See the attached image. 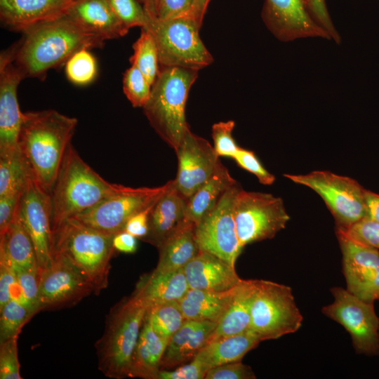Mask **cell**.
<instances>
[{
  "label": "cell",
  "mask_w": 379,
  "mask_h": 379,
  "mask_svg": "<svg viewBox=\"0 0 379 379\" xmlns=\"http://www.w3.org/2000/svg\"><path fill=\"white\" fill-rule=\"evenodd\" d=\"M22 33L20 41L7 50L24 78L41 79L51 69L65 64L77 51L100 48L105 42L65 14L39 23Z\"/></svg>",
  "instance_id": "obj_1"
},
{
  "label": "cell",
  "mask_w": 379,
  "mask_h": 379,
  "mask_svg": "<svg viewBox=\"0 0 379 379\" xmlns=\"http://www.w3.org/2000/svg\"><path fill=\"white\" fill-rule=\"evenodd\" d=\"M77 119L54 109L24 112L18 146L34 179L51 194Z\"/></svg>",
  "instance_id": "obj_2"
},
{
  "label": "cell",
  "mask_w": 379,
  "mask_h": 379,
  "mask_svg": "<svg viewBox=\"0 0 379 379\" xmlns=\"http://www.w3.org/2000/svg\"><path fill=\"white\" fill-rule=\"evenodd\" d=\"M114 234L70 218L52 230V256L60 255L78 270L98 295L108 286Z\"/></svg>",
  "instance_id": "obj_3"
},
{
  "label": "cell",
  "mask_w": 379,
  "mask_h": 379,
  "mask_svg": "<svg viewBox=\"0 0 379 379\" xmlns=\"http://www.w3.org/2000/svg\"><path fill=\"white\" fill-rule=\"evenodd\" d=\"M123 187L102 178L70 144L51 192L52 230Z\"/></svg>",
  "instance_id": "obj_4"
},
{
  "label": "cell",
  "mask_w": 379,
  "mask_h": 379,
  "mask_svg": "<svg viewBox=\"0 0 379 379\" xmlns=\"http://www.w3.org/2000/svg\"><path fill=\"white\" fill-rule=\"evenodd\" d=\"M198 72L160 67L149 98L142 107L151 126L175 152L190 128L185 118V106Z\"/></svg>",
  "instance_id": "obj_5"
},
{
  "label": "cell",
  "mask_w": 379,
  "mask_h": 379,
  "mask_svg": "<svg viewBox=\"0 0 379 379\" xmlns=\"http://www.w3.org/2000/svg\"><path fill=\"white\" fill-rule=\"evenodd\" d=\"M148 307L131 295L109 310L104 333L95 343L98 369L107 377H129L133 352Z\"/></svg>",
  "instance_id": "obj_6"
},
{
  "label": "cell",
  "mask_w": 379,
  "mask_h": 379,
  "mask_svg": "<svg viewBox=\"0 0 379 379\" xmlns=\"http://www.w3.org/2000/svg\"><path fill=\"white\" fill-rule=\"evenodd\" d=\"M201 25L191 15L173 18H150L145 29L153 35L159 52L160 67L200 70L213 58L200 36Z\"/></svg>",
  "instance_id": "obj_7"
},
{
  "label": "cell",
  "mask_w": 379,
  "mask_h": 379,
  "mask_svg": "<svg viewBox=\"0 0 379 379\" xmlns=\"http://www.w3.org/2000/svg\"><path fill=\"white\" fill-rule=\"evenodd\" d=\"M302 321L290 286L268 280H256L250 329L261 341L293 333L301 327Z\"/></svg>",
  "instance_id": "obj_8"
},
{
  "label": "cell",
  "mask_w": 379,
  "mask_h": 379,
  "mask_svg": "<svg viewBox=\"0 0 379 379\" xmlns=\"http://www.w3.org/2000/svg\"><path fill=\"white\" fill-rule=\"evenodd\" d=\"M284 176L322 198L335 218L336 230L346 229L367 216L366 190L351 178L326 171Z\"/></svg>",
  "instance_id": "obj_9"
},
{
  "label": "cell",
  "mask_w": 379,
  "mask_h": 379,
  "mask_svg": "<svg viewBox=\"0 0 379 379\" xmlns=\"http://www.w3.org/2000/svg\"><path fill=\"white\" fill-rule=\"evenodd\" d=\"M234 217L242 248L273 238L290 220L281 198L241 187L235 197Z\"/></svg>",
  "instance_id": "obj_10"
},
{
  "label": "cell",
  "mask_w": 379,
  "mask_h": 379,
  "mask_svg": "<svg viewBox=\"0 0 379 379\" xmlns=\"http://www.w3.org/2000/svg\"><path fill=\"white\" fill-rule=\"evenodd\" d=\"M331 292L333 301L322 307V313L346 329L357 354L379 356V318L374 302L365 301L342 287H333Z\"/></svg>",
  "instance_id": "obj_11"
},
{
  "label": "cell",
  "mask_w": 379,
  "mask_h": 379,
  "mask_svg": "<svg viewBox=\"0 0 379 379\" xmlns=\"http://www.w3.org/2000/svg\"><path fill=\"white\" fill-rule=\"evenodd\" d=\"M170 185V180L155 187L124 186L76 218L83 223L106 233L116 234L124 230L135 214L152 206Z\"/></svg>",
  "instance_id": "obj_12"
},
{
  "label": "cell",
  "mask_w": 379,
  "mask_h": 379,
  "mask_svg": "<svg viewBox=\"0 0 379 379\" xmlns=\"http://www.w3.org/2000/svg\"><path fill=\"white\" fill-rule=\"evenodd\" d=\"M240 189L237 182L230 187L214 208L195 226V237L200 251L214 254L234 266L243 248L234 217V200Z\"/></svg>",
  "instance_id": "obj_13"
},
{
  "label": "cell",
  "mask_w": 379,
  "mask_h": 379,
  "mask_svg": "<svg viewBox=\"0 0 379 379\" xmlns=\"http://www.w3.org/2000/svg\"><path fill=\"white\" fill-rule=\"evenodd\" d=\"M94 292L93 284L60 255H53L51 264L40 269V311L72 306Z\"/></svg>",
  "instance_id": "obj_14"
},
{
  "label": "cell",
  "mask_w": 379,
  "mask_h": 379,
  "mask_svg": "<svg viewBox=\"0 0 379 379\" xmlns=\"http://www.w3.org/2000/svg\"><path fill=\"white\" fill-rule=\"evenodd\" d=\"M18 213L32 241L40 269L48 267L52 262L51 194L34 177L22 196Z\"/></svg>",
  "instance_id": "obj_15"
},
{
  "label": "cell",
  "mask_w": 379,
  "mask_h": 379,
  "mask_svg": "<svg viewBox=\"0 0 379 379\" xmlns=\"http://www.w3.org/2000/svg\"><path fill=\"white\" fill-rule=\"evenodd\" d=\"M262 18L272 34L282 41L306 37L331 39L314 18L310 0H265Z\"/></svg>",
  "instance_id": "obj_16"
},
{
  "label": "cell",
  "mask_w": 379,
  "mask_h": 379,
  "mask_svg": "<svg viewBox=\"0 0 379 379\" xmlns=\"http://www.w3.org/2000/svg\"><path fill=\"white\" fill-rule=\"evenodd\" d=\"M346 289L371 302L379 300V250L336 233Z\"/></svg>",
  "instance_id": "obj_17"
},
{
  "label": "cell",
  "mask_w": 379,
  "mask_h": 379,
  "mask_svg": "<svg viewBox=\"0 0 379 379\" xmlns=\"http://www.w3.org/2000/svg\"><path fill=\"white\" fill-rule=\"evenodd\" d=\"M178 171L175 186L187 200L216 169L220 160L213 146L190 128L176 151Z\"/></svg>",
  "instance_id": "obj_18"
},
{
  "label": "cell",
  "mask_w": 379,
  "mask_h": 379,
  "mask_svg": "<svg viewBox=\"0 0 379 379\" xmlns=\"http://www.w3.org/2000/svg\"><path fill=\"white\" fill-rule=\"evenodd\" d=\"M24 77L6 49L0 55V154L18 148L23 119L17 96Z\"/></svg>",
  "instance_id": "obj_19"
},
{
  "label": "cell",
  "mask_w": 379,
  "mask_h": 379,
  "mask_svg": "<svg viewBox=\"0 0 379 379\" xmlns=\"http://www.w3.org/2000/svg\"><path fill=\"white\" fill-rule=\"evenodd\" d=\"M183 270L190 288L225 291L235 287L242 279L235 266L203 251H199Z\"/></svg>",
  "instance_id": "obj_20"
},
{
  "label": "cell",
  "mask_w": 379,
  "mask_h": 379,
  "mask_svg": "<svg viewBox=\"0 0 379 379\" xmlns=\"http://www.w3.org/2000/svg\"><path fill=\"white\" fill-rule=\"evenodd\" d=\"M187 199L175 186L174 180L150 210L148 232L141 240L157 248L187 220Z\"/></svg>",
  "instance_id": "obj_21"
},
{
  "label": "cell",
  "mask_w": 379,
  "mask_h": 379,
  "mask_svg": "<svg viewBox=\"0 0 379 379\" xmlns=\"http://www.w3.org/2000/svg\"><path fill=\"white\" fill-rule=\"evenodd\" d=\"M73 0H0V19L8 29L24 32L65 14Z\"/></svg>",
  "instance_id": "obj_22"
},
{
  "label": "cell",
  "mask_w": 379,
  "mask_h": 379,
  "mask_svg": "<svg viewBox=\"0 0 379 379\" xmlns=\"http://www.w3.org/2000/svg\"><path fill=\"white\" fill-rule=\"evenodd\" d=\"M65 15L105 41L124 36L129 30L119 20L107 0H73Z\"/></svg>",
  "instance_id": "obj_23"
},
{
  "label": "cell",
  "mask_w": 379,
  "mask_h": 379,
  "mask_svg": "<svg viewBox=\"0 0 379 379\" xmlns=\"http://www.w3.org/2000/svg\"><path fill=\"white\" fill-rule=\"evenodd\" d=\"M217 323L186 319L170 338L161 361L160 370L192 361L209 342Z\"/></svg>",
  "instance_id": "obj_24"
},
{
  "label": "cell",
  "mask_w": 379,
  "mask_h": 379,
  "mask_svg": "<svg viewBox=\"0 0 379 379\" xmlns=\"http://www.w3.org/2000/svg\"><path fill=\"white\" fill-rule=\"evenodd\" d=\"M190 286L183 269L143 274L132 293L147 307L163 302L180 301Z\"/></svg>",
  "instance_id": "obj_25"
},
{
  "label": "cell",
  "mask_w": 379,
  "mask_h": 379,
  "mask_svg": "<svg viewBox=\"0 0 379 379\" xmlns=\"http://www.w3.org/2000/svg\"><path fill=\"white\" fill-rule=\"evenodd\" d=\"M261 342L251 329L232 335L210 340L193 359L206 372L211 368L224 364L239 361Z\"/></svg>",
  "instance_id": "obj_26"
},
{
  "label": "cell",
  "mask_w": 379,
  "mask_h": 379,
  "mask_svg": "<svg viewBox=\"0 0 379 379\" xmlns=\"http://www.w3.org/2000/svg\"><path fill=\"white\" fill-rule=\"evenodd\" d=\"M195 224L186 221L158 248L159 261L154 272L183 269L199 252L195 237Z\"/></svg>",
  "instance_id": "obj_27"
},
{
  "label": "cell",
  "mask_w": 379,
  "mask_h": 379,
  "mask_svg": "<svg viewBox=\"0 0 379 379\" xmlns=\"http://www.w3.org/2000/svg\"><path fill=\"white\" fill-rule=\"evenodd\" d=\"M169 339L157 335L145 317L133 352L129 377L156 379Z\"/></svg>",
  "instance_id": "obj_28"
},
{
  "label": "cell",
  "mask_w": 379,
  "mask_h": 379,
  "mask_svg": "<svg viewBox=\"0 0 379 379\" xmlns=\"http://www.w3.org/2000/svg\"><path fill=\"white\" fill-rule=\"evenodd\" d=\"M257 279H241L210 340L236 335L251 328V307ZM209 340V341H210Z\"/></svg>",
  "instance_id": "obj_29"
},
{
  "label": "cell",
  "mask_w": 379,
  "mask_h": 379,
  "mask_svg": "<svg viewBox=\"0 0 379 379\" xmlns=\"http://www.w3.org/2000/svg\"><path fill=\"white\" fill-rule=\"evenodd\" d=\"M237 285L225 291L190 288L179 301L185 319L218 323L226 311Z\"/></svg>",
  "instance_id": "obj_30"
},
{
  "label": "cell",
  "mask_w": 379,
  "mask_h": 379,
  "mask_svg": "<svg viewBox=\"0 0 379 379\" xmlns=\"http://www.w3.org/2000/svg\"><path fill=\"white\" fill-rule=\"evenodd\" d=\"M237 181L220 161L208 179L187 199L186 218L197 225L216 206L224 193Z\"/></svg>",
  "instance_id": "obj_31"
},
{
  "label": "cell",
  "mask_w": 379,
  "mask_h": 379,
  "mask_svg": "<svg viewBox=\"0 0 379 379\" xmlns=\"http://www.w3.org/2000/svg\"><path fill=\"white\" fill-rule=\"evenodd\" d=\"M0 258L6 260L13 268L39 266L34 244L20 220L18 211L8 229L0 235Z\"/></svg>",
  "instance_id": "obj_32"
},
{
  "label": "cell",
  "mask_w": 379,
  "mask_h": 379,
  "mask_svg": "<svg viewBox=\"0 0 379 379\" xmlns=\"http://www.w3.org/2000/svg\"><path fill=\"white\" fill-rule=\"evenodd\" d=\"M34 177L19 146L14 151L0 154V196L23 193Z\"/></svg>",
  "instance_id": "obj_33"
},
{
  "label": "cell",
  "mask_w": 379,
  "mask_h": 379,
  "mask_svg": "<svg viewBox=\"0 0 379 379\" xmlns=\"http://www.w3.org/2000/svg\"><path fill=\"white\" fill-rule=\"evenodd\" d=\"M141 29L140 36L133 45V53L130 58V62L152 86L160 68L159 52L151 32L145 29Z\"/></svg>",
  "instance_id": "obj_34"
},
{
  "label": "cell",
  "mask_w": 379,
  "mask_h": 379,
  "mask_svg": "<svg viewBox=\"0 0 379 379\" xmlns=\"http://www.w3.org/2000/svg\"><path fill=\"white\" fill-rule=\"evenodd\" d=\"M145 317L161 337L170 338L186 320L179 301H171L148 307Z\"/></svg>",
  "instance_id": "obj_35"
},
{
  "label": "cell",
  "mask_w": 379,
  "mask_h": 379,
  "mask_svg": "<svg viewBox=\"0 0 379 379\" xmlns=\"http://www.w3.org/2000/svg\"><path fill=\"white\" fill-rule=\"evenodd\" d=\"M37 312L29 306L11 299L0 308V343L18 338L25 324Z\"/></svg>",
  "instance_id": "obj_36"
},
{
  "label": "cell",
  "mask_w": 379,
  "mask_h": 379,
  "mask_svg": "<svg viewBox=\"0 0 379 379\" xmlns=\"http://www.w3.org/2000/svg\"><path fill=\"white\" fill-rule=\"evenodd\" d=\"M98 67L95 57L88 49L74 53L65 63V74L74 84L85 86L91 83L97 76Z\"/></svg>",
  "instance_id": "obj_37"
},
{
  "label": "cell",
  "mask_w": 379,
  "mask_h": 379,
  "mask_svg": "<svg viewBox=\"0 0 379 379\" xmlns=\"http://www.w3.org/2000/svg\"><path fill=\"white\" fill-rule=\"evenodd\" d=\"M123 90L133 107H143L149 98L152 85L143 74L131 65L124 74Z\"/></svg>",
  "instance_id": "obj_38"
},
{
  "label": "cell",
  "mask_w": 379,
  "mask_h": 379,
  "mask_svg": "<svg viewBox=\"0 0 379 379\" xmlns=\"http://www.w3.org/2000/svg\"><path fill=\"white\" fill-rule=\"evenodd\" d=\"M119 20L128 29L144 28L151 18L138 0H107Z\"/></svg>",
  "instance_id": "obj_39"
},
{
  "label": "cell",
  "mask_w": 379,
  "mask_h": 379,
  "mask_svg": "<svg viewBox=\"0 0 379 379\" xmlns=\"http://www.w3.org/2000/svg\"><path fill=\"white\" fill-rule=\"evenodd\" d=\"M356 242L373 247L379 250V222L365 218L343 230H336Z\"/></svg>",
  "instance_id": "obj_40"
},
{
  "label": "cell",
  "mask_w": 379,
  "mask_h": 379,
  "mask_svg": "<svg viewBox=\"0 0 379 379\" xmlns=\"http://www.w3.org/2000/svg\"><path fill=\"white\" fill-rule=\"evenodd\" d=\"M234 126L232 120L220 121L212 126L213 148L218 157L233 158L239 148L232 136Z\"/></svg>",
  "instance_id": "obj_41"
},
{
  "label": "cell",
  "mask_w": 379,
  "mask_h": 379,
  "mask_svg": "<svg viewBox=\"0 0 379 379\" xmlns=\"http://www.w3.org/2000/svg\"><path fill=\"white\" fill-rule=\"evenodd\" d=\"M11 299L32 307L21 291L14 269L6 260L0 258V308Z\"/></svg>",
  "instance_id": "obj_42"
},
{
  "label": "cell",
  "mask_w": 379,
  "mask_h": 379,
  "mask_svg": "<svg viewBox=\"0 0 379 379\" xmlns=\"http://www.w3.org/2000/svg\"><path fill=\"white\" fill-rule=\"evenodd\" d=\"M18 283L28 304L36 310L39 308V266L29 268H13Z\"/></svg>",
  "instance_id": "obj_43"
},
{
  "label": "cell",
  "mask_w": 379,
  "mask_h": 379,
  "mask_svg": "<svg viewBox=\"0 0 379 379\" xmlns=\"http://www.w3.org/2000/svg\"><path fill=\"white\" fill-rule=\"evenodd\" d=\"M18 338L0 343V378L21 379L18 355Z\"/></svg>",
  "instance_id": "obj_44"
},
{
  "label": "cell",
  "mask_w": 379,
  "mask_h": 379,
  "mask_svg": "<svg viewBox=\"0 0 379 379\" xmlns=\"http://www.w3.org/2000/svg\"><path fill=\"white\" fill-rule=\"evenodd\" d=\"M233 159L241 168L255 175L261 184L270 185L274 182L275 176L263 167L253 151L239 147Z\"/></svg>",
  "instance_id": "obj_45"
},
{
  "label": "cell",
  "mask_w": 379,
  "mask_h": 379,
  "mask_svg": "<svg viewBox=\"0 0 379 379\" xmlns=\"http://www.w3.org/2000/svg\"><path fill=\"white\" fill-rule=\"evenodd\" d=\"M206 379H255L252 368L241 361L224 364L210 368Z\"/></svg>",
  "instance_id": "obj_46"
},
{
  "label": "cell",
  "mask_w": 379,
  "mask_h": 379,
  "mask_svg": "<svg viewBox=\"0 0 379 379\" xmlns=\"http://www.w3.org/2000/svg\"><path fill=\"white\" fill-rule=\"evenodd\" d=\"M206 371L194 359L173 371L161 369L156 379H203Z\"/></svg>",
  "instance_id": "obj_47"
},
{
  "label": "cell",
  "mask_w": 379,
  "mask_h": 379,
  "mask_svg": "<svg viewBox=\"0 0 379 379\" xmlns=\"http://www.w3.org/2000/svg\"><path fill=\"white\" fill-rule=\"evenodd\" d=\"M23 193L0 196V235L6 232L15 218Z\"/></svg>",
  "instance_id": "obj_48"
},
{
  "label": "cell",
  "mask_w": 379,
  "mask_h": 379,
  "mask_svg": "<svg viewBox=\"0 0 379 379\" xmlns=\"http://www.w3.org/2000/svg\"><path fill=\"white\" fill-rule=\"evenodd\" d=\"M311 13L318 22L335 42L340 41V36L329 15L325 0H310Z\"/></svg>",
  "instance_id": "obj_49"
},
{
  "label": "cell",
  "mask_w": 379,
  "mask_h": 379,
  "mask_svg": "<svg viewBox=\"0 0 379 379\" xmlns=\"http://www.w3.org/2000/svg\"><path fill=\"white\" fill-rule=\"evenodd\" d=\"M194 0H160L157 18H173L191 15Z\"/></svg>",
  "instance_id": "obj_50"
},
{
  "label": "cell",
  "mask_w": 379,
  "mask_h": 379,
  "mask_svg": "<svg viewBox=\"0 0 379 379\" xmlns=\"http://www.w3.org/2000/svg\"><path fill=\"white\" fill-rule=\"evenodd\" d=\"M152 206L131 217L126 222L124 230L129 232L136 238L142 239L148 232L149 214Z\"/></svg>",
  "instance_id": "obj_51"
},
{
  "label": "cell",
  "mask_w": 379,
  "mask_h": 379,
  "mask_svg": "<svg viewBox=\"0 0 379 379\" xmlns=\"http://www.w3.org/2000/svg\"><path fill=\"white\" fill-rule=\"evenodd\" d=\"M136 237L129 232L123 230L114 234L113 238V246L115 251L133 253L137 250Z\"/></svg>",
  "instance_id": "obj_52"
},
{
  "label": "cell",
  "mask_w": 379,
  "mask_h": 379,
  "mask_svg": "<svg viewBox=\"0 0 379 379\" xmlns=\"http://www.w3.org/2000/svg\"><path fill=\"white\" fill-rule=\"evenodd\" d=\"M366 218L379 222V194L366 190Z\"/></svg>",
  "instance_id": "obj_53"
},
{
  "label": "cell",
  "mask_w": 379,
  "mask_h": 379,
  "mask_svg": "<svg viewBox=\"0 0 379 379\" xmlns=\"http://www.w3.org/2000/svg\"><path fill=\"white\" fill-rule=\"evenodd\" d=\"M211 0H194L191 15L201 26L208 4Z\"/></svg>",
  "instance_id": "obj_54"
},
{
  "label": "cell",
  "mask_w": 379,
  "mask_h": 379,
  "mask_svg": "<svg viewBox=\"0 0 379 379\" xmlns=\"http://www.w3.org/2000/svg\"><path fill=\"white\" fill-rule=\"evenodd\" d=\"M151 18H157L160 0H138Z\"/></svg>",
  "instance_id": "obj_55"
}]
</instances>
